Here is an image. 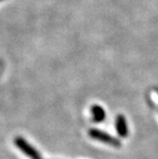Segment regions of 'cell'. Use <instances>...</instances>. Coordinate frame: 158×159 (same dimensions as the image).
I'll return each instance as SVG.
<instances>
[{
  "label": "cell",
  "mask_w": 158,
  "mask_h": 159,
  "mask_svg": "<svg viewBox=\"0 0 158 159\" xmlns=\"http://www.w3.org/2000/svg\"><path fill=\"white\" fill-rule=\"evenodd\" d=\"M0 1H1V0H0Z\"/></svg>",
  "instance_id": "5b68a950"
},
{
  "label": "cell",
  "mask_w": 158,
  "mask_h": 159,
  "mask_svg": "<svg viewBox=\"0 0 158 159\" xmlns=\"http://www.w3.org/2000/svg\"><path fill=\"white\" fill-rule=\"evenodd\" d=\"M116 130L120 137L126 138L129 134V127H127V123L125 120V117L123 115H118L115 120Z\"/></svg>",
  "instance_id": "3957f363"
},
{
  "label": "cell",
  "mask_w": 158,
  "mask_h": 159,
  "mask_svg": "<svg viewBox=\"0 0 158 159\" xmlns=\"http://www.w3.org/2000/svg\"><path fill=\"white\" fill-rule=\"evenodd\" d=\"M92 115H93V121L96 123L103 122L106 118V112L102 107L99 105H93L92 107Z\"/></svg>",
  "instance_id": "277c9868"
},
{
  "label": "cell",
  "mask_w": 158,
  "mask_h": 159,
  "mask_svg": "<svg viewBox=\"0 0 158 159\" xmlns=\"http://www.w3.org/2000/svg\"><path fill=\"white\" fill-rule=\"evenodd\" d=\"M13 143H15L16 148H19L20 150H21L23 153H24L26 156H28L29 158H31V159H42L41 157H40L39 152L37 151L28 141L25 140L24 138L16 137L15 140H13Z\"/></svg>",
  "instance_id": "7a4b0ae2"
},
{
  "label": "cell",
  "mask_w": 158,
  "mask_h": 159,
  "mask_svg": "<svg viewBox=\"0 0 158 159\" xmlns=\"http://www.w3.org/2000/svg\"><path fill=\"white\" fill-rule=\"evenodd\" d=\"M88 136L93 139V140H97L99 142H102V143H105L107 145H110L112 147H116L119 148L120 147V141L117 140L116 138L112 137L111 134L105 133L103 130L97 129V128H92V129L88 130Z\"/></svg>",
  "instance_id": "6da1fadb"
}]
</instances>
